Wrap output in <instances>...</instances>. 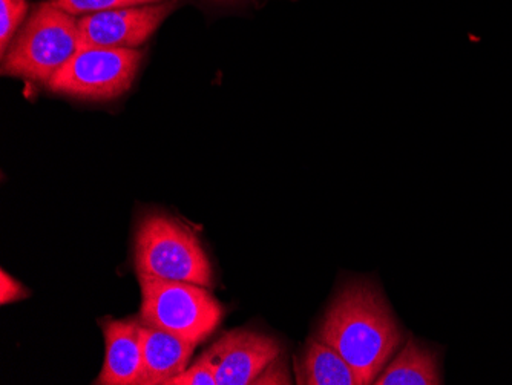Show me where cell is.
<instances>
[{
    "instance_id": "obj_6",
    "label": "cell",
    "mask_w": 512,
    "mask_h": 385,
    "mask_svg": "<svg viewBox=\"0 0 512 385\" xmlns=\"http://www.w3.org/2000/svg\"><path fill=\"white\" fill-rule=\"evenodd\" d=\"M174 8V0H166L161 4L120 8L77 17L82 48L140 47L158 30Z\"/></svg>"
},
{
    "instance_id": "obj_13",
    "label": "cell",
    "mask_w": 512,
    "mask_h": 385,
    "mask_svg": "<svg viewBox=\"0 0 512 385\" xmlns=\"http://www.w3.org/2000/svg\"><path fill=\"white\" fill-rule=\"evenodd\" d=\"M27 11L28 4L25 0H0V51H2V57L7 54L8 45L13 40Z\"/></svg>"
},
{
    "instance_id": "obj_3",
    "label": "cell",
    "mask_w": 512,
    "mask_h": 385,
    "mask_svg": "<svg viewBox=\"0 0 512 385\" xmlns=\"http://www.w3.org/2000/svg\"><path fill=\"white\" fill-rule=\"evenodd\" d=\"M82 48L77 17L42 4L4 56L2 73L48 83Z\"/></svg>"
},
{
    "instance_id": "obj_5",
    "label": "cell",
    "mask_w": 512,
    "mask_h": 385,
    "mask_svg": "<svg viewBox=\"0 0 512 385\" xmlns=\"http://www.w3.org/2000/svg\"><path fill=\"white\" fill-rule=\"evenodd\" d=\"M142 60L135 48L83 47L46 86L77 99H115L131 88Z\"/></svg>"
},
{
    "instance_id": "obj_15",
    "label": "cell",
    "mask_w": 512,
    "mask_h": 385,
    "mask_svg": "<svg viewBox=\"0 0 512 385\" xmlns=\"http://www.w3.org/2000/svg\"><path fill=\"white\" fill-rule=\"evenodd\" d=\"M0 278H2V292H0V297H2L0 301H2V304L14 303V301L27 298V289H25L22 284L17 283L14 278H11L5 270H2Z\"/></svg>"
},
{
    "instance_id": "obj_11",
    "label": "cell",
    "mask_w": 512,
    "mask_h": 385,
    "mask_svg": "<svg viewBox=\"0 0 512 385\" xmlns=\"http://www.w3.org/2000/svg\"><path fill=\"white\" fill-rule=\"evenodd\" d=\"M298 381L304 385H359L352 366L319 339L312 341L302 356Z\"/></svg>"
},
{
    "instance_id": "obj_4",
    "label": "cell",
    "mask_w": 512,
    "mask_h": 385,
    "mask_svg": "<svg viewBox=\"0 0 512 385\" xmlns=\"http://www.w3.org/2000/svg\"><path fill=\"white\" fill-rule=\"evenodd\" d=\"M142 287L140 321L184 341L203 343L223 320V307L207 287L138 275Z\"/></svg>"
},
{
    "instance_id": "obj_7",
    "label": "cell",
    "mask_w": 512,
    "mask_h": 385,
    "mask_svg": "<svg viewBox=\"0 0 512 385\" xmlns=\"http://www.w3.org/2000/svg\"><path fill=\"white\" fill-rule=\"evenodd\" d=\"M279 353L276 339L252 330H234L204 356L214 367L217 385H249L272 366Z\"/></svg>"
},
{
    "instance_id": "obj_1",
    "label": "cell",
    "mask_w": 512,
    "mask_h": 385,
    "mask_svg": "<svg viewBox=\"0 0 512 385\" xmlns=\"http://www.w3.org/2000/svg\"><path fill=\"white\" fill-rule=\"evenodd\" d=\"M318 339L352 366L359 385H368L401 349L405 333L381 290L367 281H355L330 304Z\"/></svg>"
},
{
    "instance_id": "obj_10",
    "label": "cell",
    "mask_w": 512,
    "mask_h": 385,
    "mask_svg": "<svg viewBox=\"0 0 512 385\" xmlns=\"http://www.w3.org/2000/svg\"><path fill=\"white\" fill-rule=\"evenodd\" d=\"M378 385L442 384L437 353L421 341L410 338L398 356L376 378Z\"/></svg>"
},
{
    "instance_id": "obj_9",
    "label": "cell",
    "mask_w": 512,
    "mask_h": 385,
    "mask_svg": "<svg viewBox=\"0 0 512 385\" xmlns=\"http://www.w3.org/2000/svg\"><path fill=\"white\" fill-rule=\"evenodd\" d=\"M140 341L143 352L142 385L168 384L188 367L194 344L165 330L142 324Z\"/></svg>"
},
{
    "instance_id": "obj_12",
    "label": "cell",
    "mask_w": 512,
    "mask_h": 385,
    "mask_svg": "<svg viewBox=\"0 0 512 385\" xmlns=\"http://www.w3.org/2000/svg\"><path fill=\"white\" fill-rule=\"evenodd\" d=\"M161 2H166V0H51L54 7L74 17L120 10V8L161 4Z\"/></svg>"
},
{
    "instance_id": "obj_8",
    "label": "cell",
    "mask_w": 512,
    "mask_h": 385,
    "mask_svg": "<svg viewBox=\"0 0 512 385\" xmlns=\"http://www.w3.org/2000/svg\"><path fill=\"white\" fill-rule=\"evenodd\" d=\"M142 323L111 320L103 326L106 353L100 385H142L143 352L140 341Z\"/></svg>"
},
{
    "instance_id": "obj_2",
    "label": "cell",
    "mask_w": 512,
    "mask_h": 385,
    "mask_svg": "<svg viewBox=\"0 0 512 385\" xmlns=\"http://www.w3.org/2000/svg\"><path fill=\"white\" fill-rule=\"evenodd\" d=\"M138 275L211 287L214 270L197 235L166 215H148L135 234Z\"/></svg>"
},
{
    "instance_id": "obj_14",
    "label": "cell",
    "mask_w": 512,
    "mask_h": 385,
    "mask_svg": "<svg viewBox=\"0 0 512 385\" xmlns=\"http://www.w3.org/2000/svg\"><path fill=\"white\" fill-rule=\"evenodd\" d=\"M166 385H217V378L211 362L203 355L191 369L169 379Z\"/></svg>"
}]
</instances>
